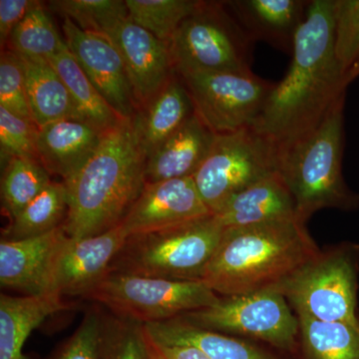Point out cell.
Here are the masks:
<instances>
[{
  "mask_svg": "<svg viewBox=\"0 0 359 359\" xmlns=\"http://www.w3.org/2000/svg\"><path fill=\"white\" fill-rule=\"evenodd\" d=\"M65 226L45 235L0 242V283L25 295L48 294L52 264L67 238Z\"/></svg>",
  "mask_w": 359,
  "mask_h": 359,
  "instance_id": "cell-16",
  "label": "cell"
},
{
  "mask_svg": "<svg viewBox=\"0 0 359 359\" xmlns=\"http://www.w3.org/2000/svg\"><path fill=\"white\" fill-rule=\"evenodd\" d=\"M146 339L149 349L156 359H211L193 346L162 344L151 339L147 334Z\"/></svg>",
  "mask_w": 359,
  "mask_h": 359,
  "instance_id": "cell-38",
  "label": "cell"
},
{
  "mask_svg": "<svg viewBox=\"0 0 359 359\" xmlns=\"http://www.w3.org/2000/svg\"><path fill=\"white\" fill-rule=\"evenodd\" d=\"M346 95L323 121L304 136L278 148V172L294 200L299 219L306 223L325 208L355 209L359 196L342 175Z\"/></svg>",
  "mask_w": 359,
  "mask_h": 359,
  "instance_id": "cell-4",
  "label": "cell"
},
{
  "mask_svg": "<svg viewBox=\"0 0 359 359\" xmlns=\"http://www.w3.org/2000/svg\"><path fill=\"white\" fill-rule=\"evenodd\" d=\"M18 57L25 75L28 105L37 127L62 119L81 120L67 87L49 61Z\"/></svg>",
  "mask_w": 359,
  "mask_h": 359,
  "instance_id": "cell-22",
  "label": "cell"
},
{
  "mask_svg": "<svg viewBox=\"0 0 359 359\" xmlns=\"http://www.w3.org/2000/svg\"><path fill=\"white\" fill-rule=\"evenodd\" d=\"M39 127L34 122L0 106V152L1 162L15 157L39 159L37 152Z\"/></svg>",
  "mask_w": 359,
  "mask_h": 359,
  "instance_id": "cell-34",
  "label": "cell"
},
{
  "mask_svg": "<svg viewBox=\"0 0 359 359\" xmlns=\"http://www.w3.org/2000/svg\"><path fill=\"white\" fill-rule=\"evenodd\" d=\"M224 233L215 215L182 226L131 236L108 273L201 280Z\"/></svg>",
  "mask_w": 359,
  "mask_h": 359,
  "instance_id": "cell-5",
  "label": "cell"
},
{
  "mask_svg": "<svg viewBox=\"0 0 359 359\" xmlns=\"http://www.w3.org/2000/svg\"><path fill=\"white\" fill-rule=\"evenodd\" d=\"M334 0H311L287 74L276 83L252 128L276 148L316 128L347 84L335 58Z\"/></svg>",
  "mask_w": 359,
  "mask_h": 359,
  "instance_id": "cell-1",
  "label": "cell"
},
{
  "mask_svg": "<svg viewBox=\"0 0 359 359\" xmlns=\"http://www.w3.org/2000/svg\"><path fill=\"white\" fill-rule=\"evenodd\" d=\"M50 4L78 27L104 36L129 18L126 1L122 0H58Z\"/></svg>",
  "mask_w": 359,
  "mask_h": 359,
  "instance_id": "cell-32",
  "label": "cell"
},
{
  "mask_svg": "<svg viewBox=\"0 0 359 359\" xmlns=\"http://www.w3.org/2000/svg\"><path fill=\"white\" fill-rule=\"evenodd\" d=\"M195 113L183 80L171 78L154 97L147 111L135 119L147 158Z\"/></svg>",
  "mask_w": 359,
  "mask_h": 359,
  "instance_id": "cell-24",
  "label": "cell"
},
{
  "mask_svg": "<svg viewBox=\"0 0 359 359\" xmlns=\"http://www.w3.org/2000/svg\"><path fill=\"white\" fill-rule=\"evenodd\" d=\"M144 325L101 311L97 359H147Z\"/></svg>",
  "mask_w": 359,
  "mask_h": 359,
  "instance_id": "cell-31",
  "label": "cell"
},
{
  "mask_svg": "<svg viewBox=\"0 0 359 359\" xmlns=\"http://www.w3.org/2000/svg\"><path fill=\"white\" fill-rule=\"evenodd\" d=\"M308 359H359V327L297 313Z\"/></svg>",
  "mask_w": 359,
  "mask_h": 359,
  "instance_id": "cell-27",
  "label": "cell"
},
{
  "mask_svg": "<svg viewBox=\"0 0 359 359\" xmlns=\"http://www.w3.org/2000/svg\"><path fill=\"white\" fill-rule=\"evenodd\" d=\"M299 219L224 230L201 282L224 297L278 287L318 252Z\"/></svg>",
  "mask_w": 359,
  "mask_h": 359,
  "instance_id": "cell-3",
  "label": "cell"
},
{
  "mask_svg": "<svg viewBox=\"0 0 359 359\" xmlns=\"http://www.w3.org/2000/svg\"><path fill=\"white\" fill-rule=\"evenodd\" d=\"M252 43L224 2L202 1L169 42L178 73L252 70Z\"/></svg>",
  "mask_w": 359,
  "mask_h": 359,
  "instance_id": "cell-7",
  "label": "cell"
},
{
  "mask_svg": "<svg viewBox=\"0 0 359 359\" xmlns=\"http://www.w3.org/2000/svg\"><path fill=\"white\" fill-rule=\"evenodd\" d=\"M147 159L135 119L105 131L95 153L65 182L68 237H93L121 224L145 186Z\"/></svg>",
  "mask_w": 359,
  "mask_h": 359,
  "instance_id": "cell-2",
  "label": "cell"
},
{
  "mask_svg": "<svg viewBox=\"0 0 359 359\" xmlns=\"http://www.w3.org/2000/svg\"><path fill=\"white\" fill-rule=\"evenodd\" d=\"M215 216L224 230L299 219L294 198L278 172L233 196Z\"/></svg>",
  "mask_w": 359,
  "mask_h": 359,
  "instance_id": "cell-19",
  "label": "cell"
},
{
  "mask_svg": "<svg viewBox=\"0 0 359 359\" xmlns=\"http://www.w3.org/2000/svg\"><path fill=\"white\" fill-rule=\"evenodd\" d=\"M148 348H149V346H148ZM147 359H156L154 358V355H153L152 353H151L150 351V349H149V353H148V358Z\"/></svg>",
  "mask_w": 359,
  "mask_h": 359,
  "instance_id": "cell-39",
  "label": "cell"
},
{
  "mask_svg": "<svg viewBox=\"0 0 359 359\" xmlns=\"http://www.w3.org/2000/svg\"><path fill=\"white\" fill-rule=\"evenodd\" d=\"M199 4L195 0H126L130 20L165 42L171 41Z\"/></svg>",
  "mask_w": 359,
  "mask_h": 359,
  "instance_id": "cell-30",
  "label": "cell"
},
{
  "mask_svg": "<svg viewBox=\"0 0 359 359\" xmlns=\"http://www.w3.org/2000/svg\"><path fill=\"white\" fill-rule=\"evenodd\" d=\"M51 182L50 174L39 159L15 157L9 160L2 174L1 201L11 219L15 218Z\"/></svg>",
  "mask_w": 359,
  "mask_h": 359,
  "instance_id": "cell-28",
  "label": "cell"
},
{
  "mask_svg": "<svg viewBox=\"0 0 359 359\" xmlns=\"http://www.w3.org/2000/svg\"><path fill=\"white\" fill-rule=\"evenodd\" d=\"M56 294L0 295V359H26L23 347L30 334L49 316L70 309Z\"/></svg>",
  "mask_w": 359,
  "mask_h": 359,
  "instance_id": "cell-21",
  "label": "cell"
},
{
  "mask_svg": "<svg viewBox=\"0 0 359 359\" xmlns=\"http://www.w3.org/2000/svg\"><path fill=\"white\" fill-rule=\"evenodd\" d=\"M49 62L67 87L81 120L105 132L124 119L99 93L68 49L52 57Z\"/></svg>",
  "mask_w": 359,
  "mask_h": 359,
  "instance_id": "cell-25",
  "label": "cell"
},
{
  "mask_svg": "<svg viewBox=\"0 0 359 359\" xmlns=\"http://www.w3.org/2000/svg\"><path fill=\"white\" fill-rule=\"evenodd\" d=\"M127 238L120 224L93 237L66 238L52 264L48 294L84 299L107 275Z\"/></svg>",
  "mask_w": 359,
  "mask_h": 359,
  "instance_id": "cell-12",
  "label": "cell"
},
{
  "mask_svg": "<svg viewBox=\"0 0 359 359\" xmlns=\"http://www.w3.org/2000/svg\"><path fill=\"white\" fill-rule=\"evenodd\" d=\"M68 212V194L65 182L52 181L49 186L11 219L4 240H23L50 233L65 224Z\"/></svg>",
  "mask_w": 359,
  "mask_h": 359,
  "instance_id": "cell-26",
  "label": "cell"
},
{
  "mask_svg": "<svg viewBox=\"0 0 359 359\" xmlns=\"http://www.w3.org/2000/svg\"><path fill=\"white\" fill-rule=\"evenodd\" d=\"M144 330L148 337L156 341L193 346L211 359H271L252 344L198 327L181 316L144 325Z\"/></svg>",
  "mask_w": 359,
  "mask_h": 359,
  "instance_id": "cell-23",
  "label": "cell"
},
{
  "mask_svg": "<svg viewBox=\"0 0 359 359\" xmlns=\"http://www.w3.org/2000/svg\"><path fill=\"white\" fill-rule=\"evenodd\" d=\"M193 177L146 183L121 226L128 237L182 226L211 216Z\"/></svg>",
  "mask_w": 359,
  "mask_h": 359,
  "instance_id": "cell-14",
  "label": "cell"
},
{
  "mask_svg": "<svg viewBox=\"0 0 359 359\" xmlns=\"http://www.w3.org/2000/svg\"><path fill=\"white\" fill-rule=\"evenodd\" d=\"M121 54L137 102L152 101L175 69L169 42L127 18L108 35Z\"/></svg>",
  "mask_w": 359,
  "mask_h": 359,
  "instance_id": "cell-15",
  "label": "cell"
},
{
  "mask_svg": "<svg viewBox=\"0 0 359 359\" xmlns=\"http://www.w3.org/2000/svg\"><path fill=\"white\" fill-rule=\"evenodd\" d=\"M35 2L32 0H0V42L2 46L11 39L13 30Z\"/></svg>",
  "mask_w": 359,
  "mask_h": 359,
  "instance_id": "cell-37",
  "label": "cell"
},
{
  "mask_svg": "<svg viewBox=\"0 0 359 359\" xmlns=\"http://www.w3.org/2000/svg\"><path fill=\"white\" fill-rule=\"evenodd\" d=\"M216 134L194 113L147 159L146 183L193 177L207 157Z\"/></svg>",
  "mask_w": 359,
  "mask_h": 359,
  "instance_id": "cell-20",
  "label": "cell"
},
{
  "mask_svg": "<svg viewBox=\"0 0 359 359\" xmlns=\"http://www.w3.org/2000/svg\"><path fill=\"white\" fill-rule=\"evenodd\" d=\"M0 106L33 122L28 105L25 75L15 52H2L0 59Z\"/></svg>",
  "mask_w": 359,
  "mask_h": 359,
  "instance_id": "cell-36",
  "label": "cell"
},
{
  "mask_svg": "<svg viewBox=\"0 0 359 359\" xmlns=\"http://www.w3.org/2000/svg\"><path fill=\"white\" fill-rule=\"evenodd\" d=\"M178 74L190 94L196 114L215 134L252 127L276 85L252 70L184 71Z\"/></svg>",
  "mask_w": 359,
  "mask_h": 359,
  "instance_id": "cell-10",
  "label": "cell"
},
{
  "mask_svg": "<svg viewBox=\"0 0 359 359\" xmlns=\"http://www.w3.org/2000/svg\"><path fill=\"white\" fill-rule=\"evenodd\" d=\"M9 41L18 55L41 60L49 61L68 49L65 39H61L50 16L39 1L35 2L13 30Z\"/></svg>",
  "mask_w": 359,
  "mask_h": 359,
  "instance_id": "cell-29",
  "label": "cell"
},
{
  "mask_svg": "<svg viewBox=\"0 0 359 359\" xmlns=\"http://www.w3.org/2000/svg\"><path fill=\"white\" fill-rule=\"evenodd\" d=\"M278 172V148L252 127L216 134L207 157L194 174L212 215L237 194Z\"/></svg>",
  "mask_w": 359,
  "mask_h": 359,
  "instance_id": "cell-8",
  "label": "cell"
},
{
  "mask_svg": "<svg viewBox=\"0 0 359 359\" xmlns=\"http://www.w3.org/2000/svg\"><path fill=\"white\" fill-rule=\"evenodd\" d=\"M181 318L205 330L256 337L283 349H292L299 332V320L278 287L224 297Z\"/></svg>",
  "mask_w": 359,
  "mask_h": 359,
  "instance_id": "cell-11",
  "label": "cell"
},
{
  "mask_svg": "<svg viewBox=\"0 0 359 359\" xmlns=\"http://www.w3.org/2000/svg\"><path fill=\"white\" fill-rule=\"evenodd\" d=\"M334 53L348 86L359 76V0H334Z\"/></svg>",
  "mask_w": 359,
  "mask_h": 359,
  "instance_id": "cell-33",
  "label": "cell"
},
{
  "mask_svg": "<svg viewBox=\"0 0 359 359\" xmlns=\"http://www.w3.org/2000/svg\"><path fill=\"white\" fill-rule=\"evenodd\" d=\"M100 325V308L89 309L73 334L45 359H97Z\"/></svg>",
  "mask_w": 359,
  "mask_h": 359,
  "instance_id": "cell-35",
  "label": "cell"
},
{
  "mask_svg": "<svg viewBox=\"0 0 359 359\" xmlns=\"http://www.w3.org/2000/svg\"><path fill=\"white\" fill-rule=\"evenodd\" d=\"M84 299L102 304L120 318L148 325L209 308L221 297L201 280L109 273Z\"/></svg>",
  "mask_w": 359,
  "mask_h": 359,
  "instance_id": "cell-6",
  "label": "cell"
},
{
  "mask_svg": "<svg viewBox=\"0 0 359 359\" xmlns=\"http://www.w3.org/2000/svg\"><path fill=\"white\" fill-rule=\"evenodd\" d=\"M101 131L89 123L62 119L39 127L37 152L49 174L68 181L84 166L102 141Z\"/></svg>",
  "mask_w": 359,
  "mask_h": 359,
  "instance_id": "cell-18",
  "label": "cell"
},
{
  "mask_svg": "<svg viewBox=\"0 0 359 359\" xmlns=\"http://www.w3.org/2000/svg\"><path fill=\"white\" fill-rule=\"evenodd\" d=\"M309 2L311 0H233L224 4L252 41L262 40L292 55Z\"/></svg>",
  "mask_w": 359,
  "mask_h": 359,
  "instance_id": "cell-17",
  "label": "cell"
},
{
  "mask_svg": "<svg viewBox=\"0 0 359 359\" xmlns=\"http://www.w3.org/2000/svg\"><path fill=\"white\" fill-rule=\"evenodd\" d=\"M358 259L348 249L318 252L278 287L297 313L359 327Z\"/></svg>",
  "mask_w": 359,
  "mask_h": 359,
  "instance_id": "cell-9",
  "label": "cell"
},
{
  "mask_svg": "<svg viewBox=\"0 0 359 359\" xmlns=\"http://www.w3.org/2000/svg\"><path fill=\"white\" fill-rule=\"evenodd\" d=\"M62 28L68 50L99 93L120 117L133 119L136 97L121 54L112 40L85 32L69 18H65Z\"/></svg>",
  "mask_w": 359,
  "mask_h": 359,
  "instance_id": "cell-13",
  "label": "cell"
}]
</instances>
